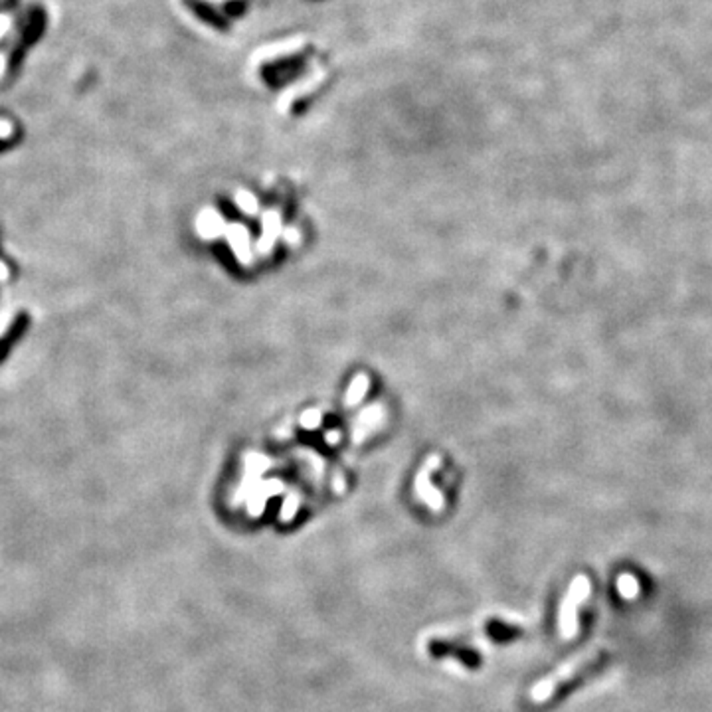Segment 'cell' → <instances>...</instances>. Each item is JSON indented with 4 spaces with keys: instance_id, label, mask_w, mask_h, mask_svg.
I'll return each mask as SVG.
<instances>
[{
    "instance_id": "obj_4",
    "label": "cell",
    "mask_w": 712,
    "mask_h": 712,
    "mask_svg": "<svg viewBox=\"0 0 712 712\" xmlns=\"http://www.w3.org/2000/svg\"><path fill=\"white\" fill-rule=\"evenodd\" d=\"M617 591H619V596L626 598V600L637 598L639 594L637 578L633 576V574H621L619 580H617Z\"/></svg>"
},
{
    "instance_id": "obj_1",
    "label": "cell",
    "mask_w": 712,
    "mask_h": 712,
    "mask_svg": "<svg viewBox=\"0 0 712 712\" xmlns=\"http://www.w3.org/2000/svg\"><path fill=\"white\" fill-rule=\"evenodd\" d=\"M44 20L36 0H0V79L13 70L18 54L36 40Z\"/></svg>"
},
{
    "instance_id": "obj_3",
    "label": "cell",
    "mask_w": 712,
    "mask_h": 712,
    "mask_svg": "<svg viewBox=\"0 0 712 712\" xmlns=\"http://www.w3.org/2000/svg\"><path fill=\"white\" fill-rule=\"evenodd\" d=\"M591 594V582L588 576H576L570 588L566 591L562 605H560V619L558 627L564 639L576 637L578 633V607L586 602Z\"/></svg>"
},
{
    "instance_id": "obj_2",
    "label": "cell",
    "mask_w": 712,
    "mask_h": 712,
    "mask_svg": "<svg viewBox=\"0 0 712 712\" xmlns=\"http://www.w3.org/2000/svg\"><path fill=\"white\" fill-rule=\"evenodd\" d=\"M598 657H600V649H588L574 655V657H572L570 661H566L558 671H554L552 675L542 679L541 683L532 688L530 699L534 700V702H544V700H548L558 688L562 687V685H566L568 681H572L576 675H580V673H582L586 667H589V665L594 663Z\"/></svg>"
}]
</instances>
